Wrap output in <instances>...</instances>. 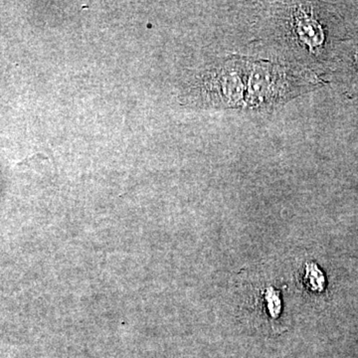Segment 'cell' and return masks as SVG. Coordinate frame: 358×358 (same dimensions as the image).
Returning <instances> with one entry per match:
<instances>
[{
  "label": "cell",
  "instance_id": "obj_4",
  "mask_svg": "<svg viewBox=\"0 0 358 358\" xmlns=\"http://www.w3.org/2000/svg\"><path fill=\"white\" fill-rule=\"evenodd\" d=\"M305 282H307L306 285L308 286V288L313 289V291L322 289L324 282V275L315 264L307 266V275H306Z\"/></svg>",
  "mask_w": 358,
  "mask_h": 358
},
{
  "label": "cell",
  "instance_id": "obj_5",
  "mask_svg": "<svg viewBox=\"0 0 358 358\" xmlns=\"http://www.w3.org/2000/svg\"><path fill=\"white\" fill-rule=\"evenodd\" d=\"M353 62H355V68L358 71V51L355 54V57H353Z\"/></svg>",
  "mask_w": 358,
  "mask_h": 358
},
{
  "label": "cell",
  "instance_id": "obj_3",
  "mask_svg": "<svg viewBox=\"0 0 358 358\" xmlns=\"http://www.w3.org/2000/svg\"><path fill=\"white\" fill-rule=\"evenodd\" d=\"M278 33L303 57H319L327 41L326 23L313 2H287L275 13Z\"/></svg>",
  "mask_w": 358,
  "mask_h": 358
},
{
  "label": "cell",
  "instance_id": "obj_2",
  "mask_svg": "<svg viewBox=\"0 0 358 358\" xmlns=\"http://www.w3.org/2000/svg\"><path fill=\"white\" fill-rule=\"evenodd\" d=\"M312 73L273 61L250 59L244 110H263L281 106L317 85Z\"/></svg>",
  "mask_w": 358,
  "mask_h": 358
},
{
  "label": "cell",
  "instance_id": "obj_1",
  "mask_svg": "<svg viewBox=\"0 0 358 358\" xmlns=\"http://www.w3.org/2000/svg\"><path fill=\"white\" fill-rule=\"evenodd\" d=\"M249 60L232 56L192 71L181 85V103L205 110L244 109Z\"/></svg>",
  "mask_w": 358,
  "mask_h": 358
}]
</instances>
